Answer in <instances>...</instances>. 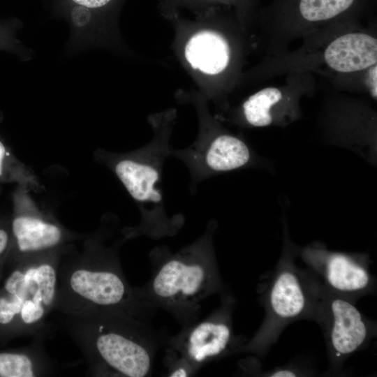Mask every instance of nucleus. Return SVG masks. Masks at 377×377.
Returning a JSON list of instances; mask_svg holds the SVG:
<instances>
[{
    "instance_id": "obj_2",
    "label": "nucleus",
    "mask_w": 377,
    "mask_h": 377,
    "mask_svg": "<svg viewBox=\"0 0 377 377\" xmlns=\"http://www.w3.org/2000/svg\"><path fill=\"white\" fill-rule=\"evenodd\" d=\"M195 108L199 123L198 135L188 147L171 149L170 156L182 161L189 175V191L194 195L199 184L221 173L251 165L252 151L241 138L226 131L209 113L204 96L186 97Z\"/></svg>"
},
{
    "instance_id": "obj_14",
    "label": "nucleus",
    "mask_w": 377,
    "mask_h": 377,
    "mask_svg": "<svg viewBox=\"0 0 377 377\" xmlns=\"http://www.w3.org/2000/svg\"><path fill=\"white\" fill-rule=\"evenodd\" d=\"M229 323L222 318H211L188 330L184 338L182 360L192 367L222 355L232 339Z\"/></svg>"
},
{
    "instance_id": "obj_22",
    "label": "nucleus",
    "mask_w": 377,
    "mask_h": 377,
    "mask_svg": "<svg viewBox=\"0 0 377 377\" xmlns=\"http://www.w3.org/2000/svg\"><path fill=\"white\" fill-rule=\"evenodd\" d=\"M366 71L365 84L373 98H377V64L371 66Z\"/></svg>"
},
{
    "instance_id": "obj_20",
    "label": "nucleus",
    "mask_w": 377,
    "mask_h": 377,
    "mask_svg": "<svg viewBox=\"0 0 377 377\" xmlns=\"http://www.w3.org/2000/svg\"><path fill=\"white\" fill-rule=\"evenodd\" d=\"M234 12L240 22H244L255 14L256 0H231Z\"/></svg>"
},
{
    "instance_id": "obj_15",
    "label": "nucleus",
    "mask_w": 377,
    "mask_h": 377,
    "mask_svg": "<svg viewBox=\"0 0 377 377\" xmlns=\"http://www.w3.org/2000/svg\"><path fill=\"white\" fill-rule=\"evenodd\" d=\"M11 232L17 249L22 253L52 248L61 238V232L58 226L38 218L24 215L14 217Z\"/></svg>"
},
{
    "instance_id": "obj_16",
    "label": "nucleus",
    "mask_w": 377,
    "mask_h": 377,
    "mask_svg": "<svg viewBox=\"0 0 377 377\" xmlns=\"http://www.w3.org/2000/svg\"><path fill=\"white\" fill-rule=\"evenodd\" d=\"M285 98L281 88L268 87L251 95L242 105L244 121L253 127H265L274 120V110Z\"/></svg>"
},
{
    "instance_id": "obj_17",
    "label": "nucleus",
    "mask_w": 377,
    "mask_h": 377,
    "mask_svg": "<svg viewBox=\"0 0 377 377\" xmlns=\"http://www.w3.org/2000/svg\"><path fill=\"white\" fill-rule=\"evenodd\" d=\"M158 1L162 13L167 17L172 18L177 17L179 10L183 8L191 10L196 15L219 9L233 10L231 0H158Z\"/></svg>"
},
{
    "instance_id": "obj_7",
    "label": "nucleus",
    "mask_w": 377,
    "mask_h": 377,
    "mask_svg": "<svg viewBox=\"0 0 377 377\" xmlns=\"http://www.w3.org/2000/svg\"><path fill=\"white\" fill-rule=\"evenodd\" d=\"M57 272L48 263L15 269L6 279L3 292L15 303L19 320L26 325L41 320L56 294Z\"/></svg>"
},
{
    "instance_id": "obj_23",
    "label": "nucleus",
    "mask_w": 377,
    "mask_h": 377,
    "mask_svg": "<svg viewBox=\"0 0 377 377\" xmlns=\"http://www.w3.org/2000/svg\"><path fill=\"white\" fill-rule=\"evenodd\" d=\"M191 366L186 362L184 363H175V364L170 369L169 376L170 377H185L188 376L191 371Z\"/></svg>"
},
{
    "instance_id": "obj_9",
    "label": "nucleus",
    "mask_w": 377,
    "mask_h": 377,
    "mask_svg": "<svg viewBox=\"0 0 377 377\" xmlns=\"http://www.w3.org/2000/svg\"><path fill=\"white\" fill-rule=\"evenodd\" d=\"M302 256L323 279L325 287L338 295L350 299L367 293L373 286L368 267L356 257L318 247L306 248Z\"/></svg>"
},
{
    "instance_id": "obj_12",
    "label": "nucleus",
    "mask_w": 377,
    "mask_h": 377,
    "mask_svg": "<svg viewBox=\"0 0 377 377\" xmlns=\"http://www.w3.org/2000/svg\"><path fill=\"white\" fill-rule=\"evenodd\" d=\"M323 57L329 68L339 73L365 71L377 64V39L362 31L347 32L327 44Z\"/></svg>"
},
{
    "instance_id": "obj_21",
    "label": "nucleus",
    "mask_w": 377,
    "mask_h": 377,
    "mask_svg": "<svg viewBox=\"0 0 377 377\" xmlns=\"http://www.w3.org/2000/svg\"><path fill=\"white\" fill-rule=\"evenodd\" d=\"M13 171L11 155L4 143L0 140V180L10 178Z\"/></svg>"
},
{
    "instance_id": "obj_10",
    "label": "nucleus",
    "mask_w": 377,
    "mask_h": 377,
    "mask_svg": "<svg viewBox=\"0 0 377 377\" xmlns=\"http://www.w3.org/2000/svg\"><path fill=\"white\" fill-rule=\"evenodd\" d=\"M102 328L94 341L100 360L121 376H146L151 367V355L145 343L119 330Z\"/></svg>"
},
{
    "instance_id": "obj_5",
    "label": "nucleus",
    "mask_w": 377,
    "mask_h": 377,
    "mask_svg": "<svg viewBox=\"0 0 377 377\" xmlns=\"http://www.w3.org/2000/svg\"><path fill=\"white\" fill-rule=\"evenodd\" d=\"M323 324L332 357L345 360L369 339L372 330L369 321L354 304L318 284L315 317Z\"/></svg>"
},
{
    "instance_id": "obj_11",
    "label": "nucleus",
    "mask_w": 377,
    "mask_h": 377,
    "mask_svg": "<svg viewBox=\"0 0 377 377\" xmlns=\"http://www.w3.org/2000/svg\"><path fill=\"white\" fill-rule=\"evenodd\" d=\"M367 0H275L269 13L277 20L304 26L322 24L354 14Z\"/></svg>"
},
{
    "instance_id": "obj_13",
    "label": "nucleus",
    "mask_w": 377,
    "mask_h": 377,
    "mask_svg": "<svg viewBox=\"0 0 377 377\" xmlns=\"http://www.w3.org/2000/svg\"><path fill=\"white\" fill-rule=\"evenodd\" d=\"M69 286L82 300L104 307L116 306L129 296L122 278L108 269H77L70 276Z\"/></svg>"
},
{
    "instance_id": "obj_19",
    "label": "nucleus",
    "mask_w": 377,
    "mask_h": 377,
    "mask_svg": "<svg viewBox=\"0 0 377 377\" xmlns=\"http://www.w3.org/2000/svg\"><path fill=\"white\" fill-rule=\"evenodd\" d=\"M20 25L19 21L12 24L0 23V50L13 52L21 59L27 61L33 57L34 52L24 47L17 39L16 29Z\"/></svg>"
},
{
    "instance_id": "obj_25",
    "label": "nucleus",
    "mask_w": 377,
    "mask_h": 377,
    "mask_svg": "<svg viewBox=\"0 0 377 377\" xmlns=\"http://www.w3.org/2000/svg\"><path fill=\"white\" fill-rule=\"evenodd\" d=\"M297 372L291 369H279L269 374L271 377H294L297 376Z\"/></svg>"
},
{
    "instance_id": "obj_1",
    "label": "nucleus",
    "mask_w": 377,
    "mask_h": 377,
    "mask_svg": "<svg viewBox=\"0 0 377 377\" xmlns=\"http://www.w3.org/2000/svg\"><path fill=\"white\" fill-rule=\"evenodd\" d=\"M176 117L175 109L150 115L151 140L135 151L112 159L114 172L139 207L140 228L150 235H171L184 221L182 214H167L161 186Z\"/></svg>"
},
{
    "instance_id": "obj_3",
    "label": "nucleus",
    "mask_w": 377,
    "mask_h": 377,
    "mask_svg": "<svg viewBox=\"0 0 377 377\" xmlns=\"http://www.w3.org/2000/svg\"><path fill=\"white\" fill-rule=\"evenodd\" d=\"M215 222L194 243L175 253L156 250L163 257L151 283L154 297L168 307L189 306L201 300L214 283L212 236Z\"/></svg>"
},
{
    "instance_id": "obj_6",
    "label": "nucleus",
    "mask_w": 377,
    "mask_h": 377,
    "mask_svg": "<svg viewBox=\"0 0 377 377\" xmlns=\"http://www.w3.org/2000/svg\"><path fill=\"white\" fill-rule=\"evenodd\" d=\"M124 0H54L53 13L70 27L68 42L87 50L103 45L115 30Z\"/></svg>"
},
{
    "instance_id": "obj_8",
    "label": "nucleus",
    "mask_w": 377,
    "mask_h": 377,
    "mask_svg": "<svg viewBox=\"0 0 377 377\" xmlns=\"http://www.w3.org/2000/svg\"><path fill=\"white\" fill-rule=\"evenodd\" d=\"M217 10L197 15L195 22H191L195 31L189 34L182 48L184 63L202 78L214 79L224 75L233 57L229 40L214 25Z\"/></svg>"
},
{
    "instance_id": "obj_18",
    "label": "nucleus",
    "mask_w": 377,
    "mask_h": 377,
    "mask_svg": "<svg viewBox=\"0 0 377 377\" xmlns=\"http://www.w3.org/2000/svg\"><path fill=\"white\" fill-rule=\"evenodd\" d=\"M36 369L32 358L22 353H0V377H34Z\"/></svg>"
},
{
    "instance_id": "obj_24",
    "label": "nucleus",
    "mask_w": 377,
    "mask_h": 377,
    "mask_svg": "<svg viewBox=\"0 0 377 377\" xmlns=\"http://www.w3.org/2000/svg\"><path fill=\"white\" fill-rule=\"evenodd\" d=\"M9 245V232L3 226H0V258L5 255L8 249Z\"/></svg>"
},
{
    "instance_id": "obj_4",
    "label": "nucleus",
    "mask_w": 377,
    "mask_h": 377,
    "mask_svg": "<svg viewBox=\"0 0 377 377\" xmlns=\"http://www.w3.org/2000/svg\"><path fill=\"white\" fill-rule=\"evenodd\" d=\"M318 284L284 258L274 275L266 298L267 315L255 342L263 350L275 341L281 330L299 318L315 317Z\"/></svg>"
}]
</instances>
